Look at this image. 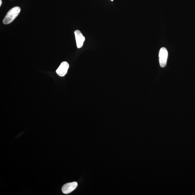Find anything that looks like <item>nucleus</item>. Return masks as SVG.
<instances>
[{
	"label": "nucleus",
	"instance_id": "nucleus-1",
	"mask_svg": "<svg viewBox=\"0 0 195 195\" xmlns=\"http://www.w3.org/2000/svg\"><path fill=\"white\" fill-rule=\"evenodd\" d=\"M20 11L21 9L19 7H15L11 9L3 20L4 24H8L12 23L19 15Z\"/></svg>",
	"mask_w": 195,
	"mask_h": 195
},
{
	"label": "nucleus",
	"instance_id": "nucleus-2",
	"mask_svg": "<svg viewBox=\"0 0 195 195\" xmlns=\"http://www.w3.org/2000/svg\"><path fill=\"white\" fill-rule=\"evenodd\" d=\"M168 56V52L167 49L165 47H162L160 50L159 57L160 66L162 68L165 67L166 65Z\"/></svg>",
	"mask_w": 195,
	"mask_h": 195
},
{
	"label": "nucleus",
	"instance_id": "nucleus-3",
	"mask_svg": "<svg viewBox=\"0 0 195 195\" xmlns=\"http://www.w3.org/2000/svg\"><path fill=\"white\" fill-rule=\"evenodd\" d=\"M77 182H73L65 184L62 187V191L63 193L68 194L72 192L77 187Z\"/></svg>",
	"mask_w": 195,
	"mask_h": 195
},
{
	"label": "nucleus",
	"instance_id": "nucleus-4",
	"mask_svg": "<svg viewBox=\"0 0 195 195\" xmlns=\"http://www.w3.org/2000/svg\"><path fill=\"white\" fill-rule=\"evenodd\" d=\"M69 68V64L66 61H64L60 65L56 70V72L58 75L63 77L67 74Z\"/></svg>",
	"mask_w": 195,
	"mask_h": 195
},
{
	"label": "nucleus",
	"instance_id": "nucleus-5",
	"mask_svg": "<svg viewBox=\"0 0 195 195\" xmlns=\"http://www.w3.org/2000/svg\"><path fill=\"white\" fill-rule=\"evenodd\" d=\"M74 34H75L76 45L77 48H81L83 46L84 42L85 40V38L79 30H75L74 32Z\"/></svg>",
	"mask_w": 195,
	"mask_h": 195
},
{
	"label": "nucleus",
	"instance_id": "nucleus-6",
	"mask_svg": "<svg viewBox=\"0 0 195 195\" xmlns=\"http://www.w3.org/2000/svg\"><path fill=\"white\" fill-rule=\"evenodd\" d=\"M2 4V0H0V6H1Z\"/></svg>",
	"mask_w": 195,
	"mask_h": 195
},
{
	"label": "nucleus",
	"instance_id": "nucleus-7",
	"mask_svg": "<svg viewBox=\"0 0 195 195\" xmlns=\"http://www.w3.org/2000/svg\"><path fill=\"white\" fill-rule=\"evenodd\" d=\"M111 1H114V0H111Z\"/></svg>",
	"mask_w": 195,
	"mask_h": 195
}]
</instances>
